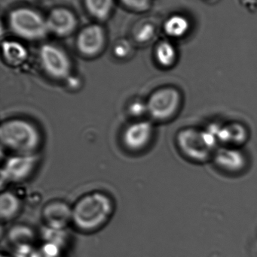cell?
<instances>
[{"mask_svg": "<svg viewBox=\"0 0 257 257\" xmlns=\"http://www.w3.org/2000/svg\"><path fill=\"white\" fill-rule=\"evenodd\" d=\"M39 59L45 72L56 79H63L70 73L71 62L67 54L55 45L45 44L39 50Z\"/></svg>", "mask_w": 257, "mask_h": 257, "instance_id": "6", "label": "cell"}, {"mask_svg": "<svg viewBox=\"0 0 257 257\" xmlns=\"http://www.w3.org/2000/svg\"><path fill=\"white\" fill-rule=\"evenodd\" d=\"M9 24L17 36L27 40H37L48 33L45 18L29 8H18L9 14Z\"/></svg>", "mask_w": 257, "mask_h": 257, "instance_id": "4", "label": "cell"}, {"mask_svg": "<svg viewBox=\"0 0 257 257\" xmlns=\"http://www.w3.org/2000/svg\"><path fill=\"white\" fill-rule=\"evenodd\" d=\"M127 7L137 12H144L149 9L150 0H121Z\"/></svg>", "mask_w": 257, "mask_h": 257, "instance_id": "19", "label": "cell"}, {"mask_svg": "<svg viewBox=\"0 0 257 257\" xmlns=\"http://www.w3.org/2000/svg\"><path fill=\"white\" fill-rule=\"evenodd\" d=\"M212 159L216 166L225 173L235 175L241 173L247 168V156L239 147H220Z\"/></svg>", "mask_w": 257, "mask_h": 257, "instance_id": "8", "label": "cell"}, {"mask_svg": "<svg viewBox=\"0 0 257 257\" xmlns=\"http://www.w3.org/2000/svg\"><path fill=\"white\" fill-rule=\"evenodd\" d=\"M131 48L128 42H121L116 44L113 49V53L116 57L119 58H125L129 54Z\"/></svg>", "mask_w": 257, "mask_h": 257, "instance_id": "20", "label": "cell"}, {"mask_svg": "<svg viewBox=\"0 0 257 257\" xmlns=\"http://www.w3.org/2000/svg\"><path fill=\"white\" fill-rule=\"evenodd\" d=\"M190 29V23L187 18L176 15L169 18L164 24V30L167 36L174 38L183 37Z\"/></svg>", "mask_w": 257, "mask_h": 257, "instance_id": "15", "label": "cell"}, {"mask_svg": "<svg viewBox=\"0 0 257 257\" xmlns=\"http://www.w3.org/2000/svg\"><path fill=\"white\" fill-rule=\"evenodd\" d=\"M3 53L8 63L19 65L27 58V51L24 45L15 41H6L3 43Z\"/></svg>", "mask_w": 257, "mask_h": 257, "instance_id": "13", "label": "cell"}, {"mask_svg": "<svg viewBox=\"0 0 257 257\" xmlns=\"http://www.w3.org/2000/svg\"><path fill=\"white\" fill-rule=\"evenodd\" d=\"M46 21L48 31L60 37L69 36L77 27V19L75 15L65 8L53 9L50 12Z\"/></svg>", "mask_w": 257, "mask_h": 257, "instance_id": "10", "label": "cell"}, {"mask_svg": "<svg viewBox=\"0 0 257 257\" xmlns=\"http://www.w3.org/2000/svg\"><path fill=\"white\" fill-rule=\"evenodd\" d=\"M183 104L181 91L174 87H165L151 95L146 102L147 112L152 118L166 120L175 117Z\"/></svg>", "mask_w": 257, "mask_h": 257, "instance_id": "5", "label": "cell"}, {"mask_svg": "<svg viewBox=\"0 0 257 257\" xmlns=\"http://www.w3.org/2000/svg\"><path fill=\"white\" fill-rule=\"evenodd\" d=\"M42 217L49 229L61 231L72 221V209L63 202H51L44 208Z\"/></svg>", "mask_w": 257, "mask_h": 257, "instance_id": "11", "label": "cell"}, {"mask_svg": "<svg viewBox=\"0 0 257 257\" xmlns=\"http://www.w3.org/2000/svg\"><path fill=\"white\" fill-rule=\"evenodd\" d=\"M217 139L211 130L184 128L178 136V145L190 160L204 162L213 158L217 150Z\"/></svg>", "mask_w": 257, "mask_h": 257, "instance_id": "2", "label": "cell"}, {"mask_svg": "<svg viewBox=\"0 0 257 257\" xmlns=\"http://www.w3.org/2000/svg\"><path fill=\"white\" fill-rule=\"evenodd\" d=\"M2 144L21 154H32L40 142L37 128L23 120H12L0 128Z\"/></svg>", "mask_w": 257, "mask_h": 257, "instance_id": "3", "label": "cell"}, {"mask_svg": "<svg viewBox=\"0 0 257 257\" xmlns=\"http://www.w3.org/2000/svg\"><path fill=\"white\" fill-rule=\"evenodd\" d=\"M113 211L110 198L101 193H94L81 198L72 208V223L84 233H92L103 227Z\"/></svg>", "mask_w": 257, "mask_h": 257, "instance_id": "1", "label": "cell"}, {"mask_svg": "<svg viewBox=\"0 0 257 257\" xmlns=\"http://www.w3.org/2000/svg\"><path fill=\"white\" fill-rule=\"evenodd\" d=\"M155 55L158 64L162 67H170L176 63V49L170 42H160L157 45Z\"/></svg>", "mask_w": 257, "mask_h": 257, "instance_id": "17", "label": "cell"}, {"mask_svg": "<svg viewBox=\"0 0 257 257\" xmlns=\"http://www.w3.org/2000/svg\"><path fill=\"white\" fill-rule=\"evenodd\" d=\"M130 112L134 116L142 115L145 112H147L146 104L143 103L141 102H134L130 106Z\"/></svg>", "mask_w": 257, "mask_h": 257, "instance_id": "21", "label": "cell"}, {"mask_svg": "<svg viewBox=\"0 0 257 257\" xmlns=\"http://www.w3.org/2000/svg\"><path fill=\"white\" fill-rule=\"evenodd\" d=\"M21 207L19 199L13 193L6 192L0 197V214L3 221H9L13 219Z\"/></svg>", "mask_w": 257, "mask_h": 257, "instance_id": "14", "label": "cell"}, {"mask_svg": "<svg viewBox=\"0 0 257 257\" xmlns=\"http://www.w3.org/2000/svg\"><path fill=\"white\" fill-rule=\"evenodd\" d=\"M155 35V27L150 23H144L136 30L134 38L137 42L146 43L153 38Z\"/></svg>", "mask_w": 257, "mask_h": 257, "instance_id": "18", "label": "cell"}, {"mask_svg": "<svg viewBox=\"0 0 257 257\" xmlns=\"http://www.w3.org/2000/svg\"><path fill=\"white\" fill-rule=\"evenodd\" d=\"M152 131V123L149 121L137 122L131 124L124 133V143L129 149H141L149 143Z\"/></svg>", "mask_w": 257, "mask_h": 257, "instance_id": "12", "label": "cell"}, {"mask_svg": "<svg viewBox=\"0 0 257 257\" xmlns=\"http://www.w3.org/2000/svg\"><path fill=\"white\" fill-rule=\"evenodd\" d=\"M36 161L37 157L33 154H19L9 157L1 170L2 184L22 181L31 173Z\"/></svg>", "mask_w": 257, "mask_h": 257, "instance_id": "7", "label": "cell"}, {"mask_svg": "<svg viewBox=\"0 0 257 257\" xmlns=\"http://www.w3.org/2000/svg\"><path fill=\"white\" fill-rule=\"evenodd\" d=\"M86 9L92 16L100 21L109 18L113 7V0H84Z\"/></svg>", "mask_w": 257, "mask_h": 257, "instance_id": "16", "label": "cell"}, {"mask_svg": "<svg viewBox=\"0 0 257 257\" xmlns=\"http://www.w3.org/2000/svg\"><path fill=\"white\" fill-rule=\"evenodd\" d=\"M105 40L104 29L98 24H92L79 32L76 39V47L83 55L95 57L102 51Z\"/></svg>", "mask_w": 257, "mask_h": 257, "instance_id": "9", "label": "cell"}, {"mask_svg": "<svg viewBox=\"0 0 257 257\" xmlns=\"http://www.w3.org/2000/svg\"><path fill=\"white\" fill-rule=\"evenodd\" d=\"M1 257H12V256H11L10 255H8V254H2Z\"/></svg>", "mask_w": 257, "mask_h": 257, "instance_id": "22", "label": "cell"}]
</instances>
